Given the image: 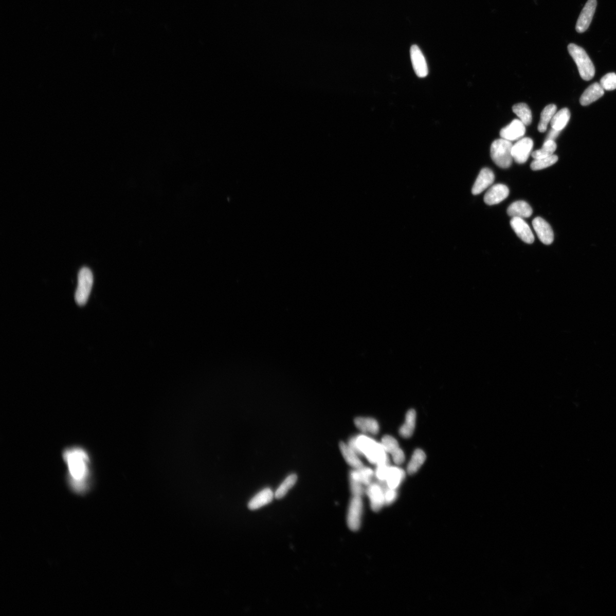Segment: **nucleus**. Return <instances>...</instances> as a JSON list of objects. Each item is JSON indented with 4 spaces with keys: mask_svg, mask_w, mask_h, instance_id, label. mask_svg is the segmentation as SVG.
Instances as JSON below:
<instances>
[{
    "mask_svg": "<svg viewBox=\"0 0 616 616\" xmlns=\"http://www.w3.org/2000/svg\"><path fill=\"white\" fill-rule=\"evenodd\" d=\"M348 445L357 455L365 456L369 462L378 465L389 464V459L381 443L365 436L354 437L350 440Z\"/></svg>",
    "mask_w": 616,
    "mask_h": 616,
    "instance_id": "obj_2",
    "label": "nucleus"
},
{
    "mask_svg": "<svg viewBox=\"0 0 616 616\" xmlns=\"http://www.w3.org/2000/svg\"><path fill=\"white\" fill-rule=\"evenodd\" d=\"M416 422V412L411 409L407 412L405 422L400 429V434L405 438H409L413 434Z\"/></svg>",
    "mask_w": 616,
    "mask_h": 616,
    "instance_id": "obj_23",
    "label": "nucleus"
},
{
    "mask_svg": "<svg viewBox=\"0 0 616 616\" xmlns=\"http://www.w3.org/2000/svg\"><path fill=\"white\" fill-rule=\"evenodd\" d=\"M568 50L575 62L583 79L587 81L591 80L595 75V68L586 50L575 44H569Z\"/></svg>",
    "mask_w": 616,
    "mask_h": 616,
    "instance_id": "obj_3",
    "label": "nucleus"
},
{
    "mask_svg": "<svg viewBox=\"0 0 616 616\" xmlns=\"http://www.w3.org/2000/svg\"><path fill=\"white\" fill-rule=\"evenodd\" d=\"M526 133V125L520 119H514L507 126L500 130L502 138L510 141L518 140Z\"/></svg>",
    "mask_w": 616,
    "mask_h": 616,
    "instance_id": "obj_11",
    "label": "nucleus"
},
{
    "mask_svg": "<svg viewBox=\"0 0 616 616\" xmlns=\"http://www.w3.org/2000/svg\"><path fill=\"white\" fill-rule=\"evenodd\" d=\"M297 480V476L295 474H291L288 477H286L284 481L281 483L279 488L276 491L275 498L277 499H280L284 498L285 495L288 493V491L294 487Z\"/></svg>",
    "mask_w": 616,
    "mask_h": 616,
    "instance_id": "obj_29",
    "label": "nucleus"
},
{
    "mask_svg": "<svg viewBox=\"0 0 616 616\" xmlns=\"http://www.w3.org/2000/svg\"><path fill=\"white\" fill-rule=\"evenodd\" d=\"M604 90L612 91L616 89V75L614 73H610L604 76L600 80Z\"/></svg>",
    "mask_w": 616,
    "mask_h": 616,
    "instance_id": "obj_31",
    "label": "nucleus"
},
{
    "mask_svg": "<svg viewBox=\"0 0 616 616\" xmlns=\"http://www.w3.org/2000/svg\"><path fill=\"white\" fill-rule=\"evenodd\" d=\"M532 226H533L535 231L540 241L546 244L550 245L554 240V234L552 229L550 225L543 219L540 217H537L532 221Z\"/></svg>",
    "mask_w": 616,
    "mask_h": 616,
    "instance_id": "obj_10",
    "label": "nucleus"
},
{
    "mask_svg": "<svg viewBox=\"0 0 616 616\" xmlns=\"http://www.w3.org/2000/svg\"><path fill=\"white\" fill-rule=\"evenodd\" d=\"M513 144L510 141L499 139L494 141L491 146V156L494 162L499 168L508 169L512 165Z\"/></svg>",
    "mask_w": 616,
    "mask_h": 616,
    "instance_id": "obj_4",
    "label": "nucleus"
},
{
    "mask_svg": "<svg viewBox=\"0 0 616 616\" xmlns=\"http://www.w3.org/2000/svg\"><path fill=\"white\" fill-rule=\"evenodd\" d=\"M533 140L530 138H522L513 146L512 155L516 163L523 164L528 160L533 148Z\"/></svg>",
    "mask_w": 616,
    "mask_h": 616,
    "instance_id": "obj_8",
    "label": "nucleus"
},
{
    "mask_svg": "<svg viewBox=\"0 0 616 616\" xmlns=\"http://www.w3.org/2000/svg\"><path fill=\"white\" fill-rule=\"evenodd\" d=\"M405 476L404 469L396 467H390L386 480L388 487L396 490L405 479Z\"/></svg>",
    "mask_w": 616,
    "mask_h": 616,
    "instance_id": "obj_21",
    "label": "nucleus"
},
{
    "mask_svg": "<svg viewBox=\"0 0 616 616\" xmlns=\"http://www.w3.org/2000/svg\"><path fill=\"white\" fill-rule=\"evenodd\" d=\"M63 458L70 487L77 493H85L91 480L90 460L87 452L81 447H70L65 450Z\"/></svg>",
    "mask_w": 616,
    "mask_h": 616,
    "instance_id": "obj_1",
    "label": "nucleus"
},
{
    "mask_svg": "<svg viewBox=\"0 0 616 616\" xmlns=\"http://www.w3.org/2000/svg\"><path fill=\"white\" fill-rule=\"evenodd\" d=\"M354 424L364 433L369 432L375 435L379 431L378 423L372 418H356L354 420Z\"/></svg>",
    "mask_w": 616,
    "mask_h": 616,
    "instance_id": "obj_19",
    "label": "nucleus"
},
{
    "mask_svg": "<svg viewBox=\"0 0 616 616\" xmlns=\"http://www.w3.org/2000/svg\"><path fill=\"white\" fill-rule=\"evenodd\" d=\"M604 95V90L600 83L596 82L589 86L584 91L580 102L582 106H587L597 101Z\"/></svg>",
    "mask_w": 616,
    "mask_h": 616,
    "instance_id": "obj_17",
    "label": "nucleus"
},
{
    "mask_svg": "<svg viewBox=\"0 0 616 616\" xmlns=\"http://www.w3.org/2000/svg\"><path fill=\"white\" fill-rule=\"evenodd\" d=\"M397 497L396 489L388 487L385 490V502L386 504H390L394 502Z\"/></svg>",
    "mask_w": 616,
    "mask_h": 616,
    "instance_id": "obj_35",
    "label": "nucleus"
},
{
    "mask_svg": "<svg viewBox=\"0 0 616 616\" xmlns=\"http://www.w3.org/2000/svg\"><path fill=\"white\" fill-rule=\"evenodd\" d=\"M558 156L552 155L548 157L535 159L531 164L532 170L537 171L544 169L550 167L557 162Z\"/></svg>",
    "mask_w": 616,
    "mask_h": 616,
    "instance_id": "obj_30",
    "label": "nucleus"
},
{
    "mask_svg": "<svg viewBox=\"0 0 616 616\" xmlns=\"http://www.w3.org/2000/svg\"><path fill=\"white\" fill-rule=\"evenodd\" d=\"M571 117V113L567 108H564L556 113L553 117L551 125L552 129L561 132L567 126Z\"/></svg>",
    "mask_w": 616,
    "mask_h": 616,
    "instance_id": "obj_22",
    "label": "nucleus"
},
{
    "mask_svg": "<svg viewBox=\"0 0 616 616\" xmlns=\"http://www.w3.org/2000/svg\"><path fill=\"white\" fill-rule=\"evenodd\" d=\"M391 454L396 464L400 465V464L404 462L405 459V454L404 451L400 447Z\"/></svg>",
    "mask_w": 616,
    "mask_h": 616,
    "instance_id": "obj_36",
    "label": "nucleus"
},
{
    "mask_svg": "<svg viewBox=\"0 0 616 616\" xmlns=\"http://www.w3.org/2000/svg\"><path fill=\"white\" fill-rule=\"evenodd\" d=\"M93 284V275L91 270L87 267L82 268L78 274V286L75 294V300L78 305L83 306L86 304Z\"/></svg>",
    "mask_w": 616,
    "mask_h": 616,
    "instance_id": "obj_5",
    "label": "nucleus"
},
{
    "mask_svg": "<svg viewBox=\"0 0 616 616\" xmlns=\"http://www.w3.org/2000/svg\"><path fill=\"white\" fill-rule=\"evenodd\" d=\"M495 180L494 172L488 168L480 171L477 179L473 187L472 193L477 195L482 193L492 185Z\"/></svg>",
    "mask_w": 616,
    "mask_h": 616,
    "instance_id": "obj_15",
    "label": "nucleus"
},
{
    "mask_svg": "<svg viewBox=\"0 0 616 616\" xmlns=\"http://www.w3.org/2000/svg\"><path fill=\"white\" fill-rule=\"evenodd\" d=\"M363 505L361 497L353 496L348 510L347 523L349 528L357 531L361 525Z\"/></svg>",
    "mask_w": 616,
    "mask_h": 616,
    "instance_id": "obj_6",
    "label": "nucleus"
},
{
    "mask_svg": "<svg viewBox=\"0 0 616 616\" xmlns=\"http://www.w3.org/2000/svg\"><path fill=\"white\" fill-rule=\"evenodd\" d=\"M532 209L531 206L524 201H517L511 204L508 208V215L512 218H527L532 215Z\"/></svg>",
    "mask_w": 616,
    "mask_h": 616,
    "instance_id": "obj_18",
    "label": "nucleus"
},
{
    "mask_svg": "<svg viewBox=\"0 0 616 616\" xmlns=\"http://www.w3.org/2000/svg\"><path fill=\"white\" fill-rule=\"evenodd\" d=\"M557 149L556 143L553 140H546L541 149L532 152V156L535 159L548 157L553 155Z\"/></svg>",
    "mask_w": 616,
    "mask_h": 616,
    "instance_id": "obj_28",
    "label": "nucleus"
},
{
    "mask_svg": "<svg viewBox=\"0 0 616 616\" xmlns=\"http://www.w3.org/2000/svg\"><path fill=\"white\" fill-rule=\"evenodd\" d=\"M381 445H383L386 452L392 453L399 448V444L394 438L390 436H385L383 438Z\"/></svg>",
    "mask_w": 616,
    "mask_h": 616,
    "instance_id": "obj_32",
    "label": "nucleus"
},
{
    "mask_svg": "<svg viewBox=\"0 0 616 616\" xmlns=\"http://www.w3.org/2000/svg\"><path fill=\"white\" fill-rule=\"evenodd\" d=\"M513 111L526 126L531 124L532 120V113L527 104L520 103L515 104L513 107Z\"/></svg>",
    "mask_w": 616,
    "mask_h": 616,
    "instance_id": "obj_27",
    "label": "nucleus"
},
{
    "mask_svg": "<svg viewBox=\"0 0 616 616\" xmlns=\"http://www.w3.org/2000/svg\"><path fill=\"white\" fill-rule=\"evenodd\" d=\"M596 0H588L577 20L576 30L578 33H584L588 29L596 11Z\"/></svg>",
    "mask_w": 616,
    "mask_h": 616,
    "instance_id": "obj_7",
    "label": "nucleus"
},
{
    "mask_svg": "<svg viewBox=\"0 0 616 616\" xmlns=\"http://www.w3.org/2000/svg\"><path fill=\"white\" fill-rule=\"evenodd\" d=\"M374 472L371 468L363 467L356 469L350 473V478L356 480L364 485H368L372 483Z\"/></svg>",
    "mask_w": 616,
    "mask_h": 616,
    "instance_id": "obj_24",
    "label": "nucleus"
},
{
    "mask_svg": "<svg viewBox=\"0 0 616 616\" xmlns=\"http://www.w3.org/2000/svg\"><path fill=\"white\" fill-rule=\"evenodd\" d=\"M275 494L272 490L269 488L261 491L258 494L249 501L248 508L250 510H257L269 504L274 499Z\"/></svg>",
    "mask_w": 616,
    "mask_h": 616,
    "instance_id": "obj_16",
    "label": "nucleus"
},
{
    "mask_svg": "<svg viewBox=\"0 0 616 616\" xmlns=\"http://www.w3.org/2000/svg\"><path fill=\"white\" fill-rule=\"evenodd\" d=\"M560 133V131H557L556 130L552 129L549 134H548L546 140L554 141L555 139L558 136V135H559Z\"/></svg>",
    "mask_w": 616,
    "mask_h": 616,
    "instance_id": "obj_37",
    "label": "nucleus"
},
{
    "mask_svg": "<svg viewBox=\"0 0 616 616\" xmlns=\"http://www.w3.org/2000/svg\"><path fill=\"white\" fill-rule=\"evenodd\" d=\"M557 107L555 104H551L547 106L541 113L540 120L538 125V130L540 133L546 132L548 124L556 113Z\"/></svg>",
    "mask_w": 616,
    "mask_h": 616,
    "instance_id": "obj_26",
    "label": "nucleus"
},
{
    "mask_svg": "<svg viewBox=\"0 0 616 616\" xmlns=\"http://www.w3.org/2000/svg\"><path fill=\"white\" fill-rule=\"evenodd\" d=\"M510 224L517 235L524 242L527 244H532L534 242V234L528 224L523 219L513 218L511 220Z\"/></svg>",
    "mask_w": 616,
    "mask_h": 616,
    "instance_id": "obj_13",
    "label": "nucleus"
},
{
    "mask_svg": "<svg viewBox=\"0 0 616 616\" xmlns=\"http://www.w3.org/2000/svg\"><path fill=\"white\" fill-rule=\"evenodd\" d=\"M390 466L389 464H380L377 465L376 471H375V476L381 482H386Z\"/></svg>",
    "mask_w": 616,
    "mask_h": 616,
    "instance_id": "obj_33",
    "label": "nucleus"
},
{
    "mask_svg": "<svg viewBox=\"0 0 616 616\" xmlns=\"http://www.w3.org/2000/svg\"><path fill=\"white\" fill-rule=\"evenodd\" d=\"M339 446H340V450L345 460L346 461L350 466L355 469H358L364 467L363 463L360 461L357 454L348 445L341 442Z\"/></svg>",
    "mask_w": 616,
    "mask_h": 616,
    "instance_id": "obj_20",
    "label": "nucleus"
},
{
    "mask_svg": "<svg viewBox=\"0 0 616 616\" xmlns=\"http://www.w3.org/2000/svg\"><path fill=\"white\" fill-rule=\"evenodd\" d=\"M351 492L353 496L361 497L363 493V484L356 480L350 478Z\"/></svg>",
    "mask_w": 616,
    "mask_h": 616,
    "instance_id": "obj_34",
    "label": "nucleus"
},
{
    "mask_svg": "<svg viewBox=\"0 0 616 616\" xmlns=\"http://www.w3.org/2000/svg\"><path fill=\"white\" fill-rule=\"evenodd\" d=\"M367 494L373 510L378 511L382 509L385 504L384 487L379 484L371 483L368 485Z\"/></svg>",
    "mask_w": 616,
    "mask_h": 616,
    "instance_id": "obj_14",
    "label": "nucleus"
},
{
    "mask_svg": "<svg viewBox=\"0 0 616 616\" xmlns=\"http://www.w3.org/2000/svg\"><path fill=\"white\" fill-rule=\"evenodd\" d=\"M509 188L502 184L493 186L485 194L484 201L490 206L499 204L507 198L509 195Z\"/></svg>",
    "mask_w": 616,
    "mask_h": 616,
    "instance_id": "obj_12",
    "label": "nucleus"
},
{
    "mask_svg": "<svg viewBox=\"0 0 616 616\" xmlns=\"http://www.w3.org/2000/svg\"><path fill=\"white\" fill-rule=\"evenodd\" d=\"M410 57L412 67L416 76L420 78H425L429 73V69L424 55L419 47L416 45L411 46L410 49Z\"/></svg>",
    "mask_w": 616,
    "mask_h": 616,
    "instance_id": "obj_9",
    "label": "nucleus"
},
{
    "mask_svg": "<svg viewBox=\"0 0 616 616\" xmlns=\"http://www.w3.org/2000/svg\"><path fill=\"white\" fill-rule=\"evenodd\" d=\"M426 459V456L425 452L421 449H416L408 464V468H407L408 473L409 475L416 473L424 463Z\"/></svg>",
    "mask_w": 616,
    "mask_h": 616,
    "instance_id": "obj_25",
    "label": "nucleus"
}]
</instances>
